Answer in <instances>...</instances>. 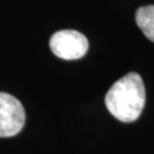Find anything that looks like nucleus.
Listing matches in <instances>:
<instances>
[{"label":"nucleus","mask_w":154,"mask_h":154,"mask_svg":"<svg viewBox=\"0 0 154 154\" xmlns=\"http://www.w3.org/2000/svg\"><path fill=\"white\" fill-rule=\"evenodd\" d=\"M25 123V111L21 102L7 93H0V137H13Z\"/></svg>","instance_id":"3"},{"label":"nucleus","mask_w":154,"mask_h":154,"mask_svg":"<svg viewBox=\"0 0 154 154\" xmlns=\"http://www.w3.org/2000/svg\"><path fill=\"white\" fill-rule=\"evenodd\" d=\"M145 98L143 79L136 72H130L111 87L105 96V105L116 119L134 122L143 112Z\"/></svg>","instance_id":"1"},{"label":"nucleus","mask_w":154,"mask_h":154,"mask_svg":"<svg viewBox=\"0 0 154 154\" xmlns=\"http://www.w3.org/2000/svg\"><path fill=\"white\" fill-rule=\"evenodd\" d=\"M136 23L146 38L154 42V6H145L136 11Z\"/></svg>","instance_id":"4"},{"label":"nucleus","mask_w":154,"mask_h":154,"mask_svg":"<svg viewBox=\"0 0 154 154\" xmlns=\"http://www.w3.org/2000/svg\"><path fill=\"white\" fill-rule=\"evenodd\" d=\"M49 47L57 57L66 61L79 60L88 51V39L75 30H62L54 33L49 40Z\"/></svg>","instance_id":"2"}]
</instances>
